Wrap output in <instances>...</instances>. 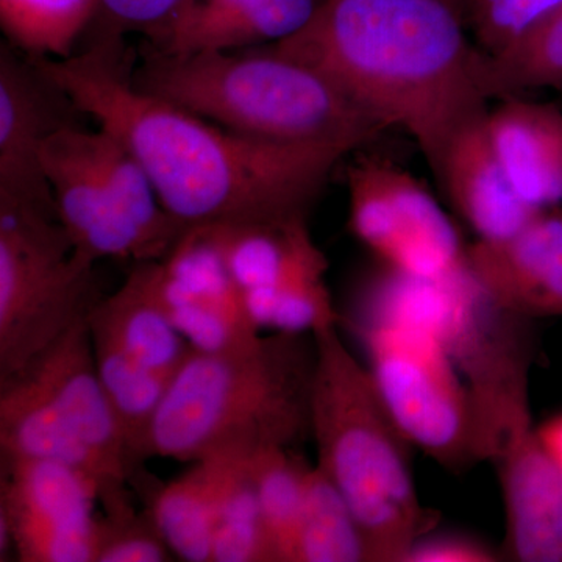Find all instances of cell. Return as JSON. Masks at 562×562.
<instances>
[{
  "mask_svg": "<svg viewBox=\"0 0 562 562\" xmlns=\"http://www.w3.org/2000/svg\"><path fill=\"white\" fill-rule=\"evenodd\" d=\"M31 60L80 114L131 150L184 231L308 217L346 157L328 147L238 135L140 91L117 33L103 31L68 58Z\"/></svg>",
  "mask_w": 562,
  "mask_h": 562,
  "instance_id": "obj_1",
  "label": "cell"
},
{
  "mask_svg": "<svg viewBox=\"0 0 562 562\" xmlns=\"http://www.w3.org/2000/svg\"><path fill=\"white\" fill-rule=\"evenodd\" d=\"M449 0H325L272 50L319 70L384 127L413 136L438 176L457 133L487 111L479 47Z\"/></svg>",
  "mask_w": 562,
  "mask_h": 562,
  "instance_id": "obj_2",
  "label": "cell"
},
{
  "mask_svg": "<svg viewBox=\"0 0 562 562\" xmlns=\"http://www.w3.org/2000/svg\"><path fill=\"white\" fill-rule=\"evenodd\" d=\"M314 371L316 342L305 333L192 350L151 422L147 458L192 464L295 449L312 438Z\"/></svg>",
  "mask_w": 562,
  "mask_h": 562,
  "instance_id": "obj_3",
  "label": "cell"
},
{
  "mask_svg": "<svg viewBox=\"0 0 562 562\" xmlns=\"http://www.w3.org/2000/svg\"><path fill=\"white\" fill-rule=\"evenodd\" d=\"M135 87L238 135L360 149L386 131L312 66L271 47L165 54L144 46Z\"/></svg>",
  "mask_w": 562,
  "mask_h": 562,
  "instance_id": "obj_4",
  "label": "cell"
},
{
  "mask_svg": "<svg viewBox=\"0 0 562 562\" xmlns=\"http://www.w3.org/2000/svg\"><path fill=\"white\" fill-rule=\"evenodd\" d=\"M313 336L312 438L317 468L350 506L371 562H406L416 542L438 522L414 486L413 443L384 405L369 368L344 344L338 324Z\"/></svg>",
  "mask_w": 562,
  "mask_h": 562,
  "instance_id": "obj_5",
  "label": "cell"
},
{
  "mask_svg": "<svg viewBox=\"0 0 562 562\" xmlns=\"http://www.w3.org/2000/svg\"><path fill=\"white\" fill-rule=\"evenodd\" d=\"M41 162L74 254L85 261H158L183 235L143 166L110 132L63 127L44 143Z\"/></svg>",
  "mask_w": 562,
  "mask_h": 562,
  "instance_id": "obj_6",
  "label": "cell"
},
{
  "mask_svg": "<svg viewBox=\"0 0 562 562\" xmlns=\"http://www.w3.org/2000/svg\"><path fill=\"white\" fill-rule=\"evenodd\" d=\"M528 347L492 355L469 372L479 458L494 462L506 513V557L562 562V475L532 425Z\"/></svg>",
  "mask_w": 562,
  "mask_h": 562,
  "instance_id": "obj_7",
  "label": "cell"
},
{
  "mask_svg": "<svg viewBox=\"0 0 562 562\" xmlns=\"http://www.w3.org/2000/svg\"><path fill=\"white\" fill-rule=\"evenodd\" d=\"M55 211L0 198V382L22 371L103 295Z\"/></svg>",
  "mask_w": 562,
  "mask_h": 562,
  "instance_id": "obj_8",
  "label": "cell"
},
{
  "mask_svg": "<svg viewBox=\"0 0 562 562\" xmlns=\"http://www.w3.org/2000/svg\"><path fill=\"white\" fill-rule=\"evenodd\" d=\"M361 331L369 371L408 441L453 471L480 461L472 392L443 344L398 322L364 321Z\"/></svg>",
  "mask_w": 562,
  "mask_h": 562,
  "instance_id": "obj_9",
  "label": "cell"
},
{
  "mask_svg": "<svg viewBox=\"0 0 562 562\" xmlns=\"http://www.w3.org/2000/svg\"><path fill=\"white\" fill-rule=\"evenodd\" d=\"M349 227L397 271L442 279L465 265V249L446 211L416 177L382 158L349 166Z\"/></svg>",
  "mask_w": 562,
  "mask_h": 562,
  "instance_id": "obj_10",
  "label": "cell"
},
{
  "mask_svg": "<svg viewBox=\"0 0 562 562\" xmlns=\"http://www.w3.org/2000/svg\"><path fill=\"white\" fill-rule=\"evenodd\" d=\"M0 561L95 562L98 490L79 472L0 458Z\"/></svg>",
  "mask_w": 562,
  "mask_h": 562,
  "instance_id": "obj_11",
  "label": "cell"
},
{
  "mask_svg": "<svg viewBox=\"0 0 562 562\" xmlns=\"http://www.w3.org/2000/svg\"><path fill=\"white\" fill-rule=\"evenodd\" d=\"M133 271L192 349L228 350L261 335L206 228H188L161 260Z\"/></svg>",
  "mask_w": 562,
  "mask_h": 562,
  "instance_id": "obj_12",
  "label": "cell"
},
{
  "mask_svg": "<svg viewBox=\"0 0 562 562\" xmlns=\"http://www.w3.org/2000/svg\"><path fill=\"white\" fill-rule=\"evenodd\" d=\"M90 316L77 322L10 379L16 376L38 392L91 449L139 491L149 482V476L99 379L92 353Z\"/></svg>",
  "mask_w": 562,
  "mask_h": 562,
  "instance_id": "obj_13",
  "label": "cell"
},
{
  "mask_svg": "<svg viewBox=\"0 0 562 562\" xmlns=\"http://www.w3.org/2000/svg\"><path fill=\"white\" fill-rule=\"evenodd\" d=\"M79 113L31 60L9 44L0 50V195L57 210L41 162L52 133L72 125ZM58 211V210H57Z\"/></svg>",
  "mask_w": 562,
  "mask_h": 562,
  "instance_id": "obj_14",
  "label": "cell"
},
{
  "mask_svg": "<svg viewBox=\"0 0 562 562\" xmlns=\"http://www.w3.org/2000/svg\"><path fill=\"white\" fill-rule=\"evenodd\" d=\"M465 268L502 312L562 317V211H541L508 238L479 239L465 249Z\"/></svg>",
  "mask_w": 562,
  "mask_h": 562,
  "instance_id": "obj_15",
  "label": "cell"
},
{
  "mask_svg": "<svg viewBox=\"0 0 562 562\" xmlns=\"http://www.w3.org/2000/svg\"><path fill=\"white\" fill-rule=\"evenodd\" d=\"M92 353L101 375L171 384L192 347L158 308L136 272L103 295L90 316Z\"/></svg>",
  "mask_w": 562,
  "mask_h": 562,
  "instance_id": "obj_16",
  "label": "cell"
},
{
  "mask_svg": "<svg viewBox=\"0 0 562 562\" xmlns=\"http://www.w3.org/2000/svg\"><path fill=\"white\" fill-rule=\"evenodd\" d=\"M0 458L66 465L94 484L105 513L132 506L128 480L16 376L0 382Z\"/></svg>",
  "mask_w": 562,
  "mask_h": 562,
  "instance_id": "obj_17",
  "label": "cell"
},
{
  "mask_svg": "<svg viewBox=\"0 0 562 562\" xmlns=\"http://www.w3.org/2000/svg\"><path fill=\"white\" fill-rule=\"evenodd\" d=\"M325 0H187L151 41L165 54L227 52L273 46L297 35Z\"/></svg>",
  "mask_w": 562,
  "mask_h": 562,
  "instance_id": "obj_18",
  "label": "cell"
},
{
  "mask_svg": "<svg viewBox=\"0 0 562 562\" xmlns=\"http://www.w3.org/2000/svg\"><path fill=\"white\" fill-rule=\"evenodd\" d=\"M436 179L454 211L483 241L508 238L543 211L514 188L492 146L487 114L457 133Z\"/></svg>",
  "mask_w": 562,
  "mask_h": 562,
  "instance_id": "obj_19",
  "label": "cell"
},
{
  "mask_svg": "<svg viewBox=\"0 0 562 562\" xmlns=\"http://www.w3.org/2000/svg\"><path fill=\"white\" fill-rule=\"evenodd\" d=\"M308 217L206 228L243 299L301 281L325 279L327 260L314 243Z\"/></svg>",
  "mask_w": 562,
  "mask_h": 562,
  "instance_id": "obj_20",
  "label": "cell"
},
{
  "mask_svg": "<svg viewBox=\"0 0 562 562\" xmlns=\"http://www.w3.org/2000/svg\"><path fill=\"white\" fill-rule=\"evenodd\" d=\"M487 132L517 192L539 210L562 202V110L552 103L503 99L487 113Z\"/></svg>",
  "mask_w": 562,
  "mask_h": 562,
  "instance_id": "obj_21",
  "label": "cell"
},
{
  "mask_svg": "<svg viewBox=\"0 0 562 562\" xmlns=\"http://www.w3.org/2000/svg\"><path fill=\"white\" fill-rule=\"evenodd\" d=\"M216 482V462H192L179 479L155 483L146 494L147 512L181 561L211 562Z\"/></svg>",
  "mask_w": 562,
  "mask_h": 562,
  "instance_id": "obj_22",
  "label": "cell"
},
{
  "mask_svg": "<svg viewBox=\"0 0 562 562\" xmlns=\"http://www.w3.org/2000/svg\"><path fill=\"white\" fill-rule=\"evenodd\" d=\"M251 460L221 458L211 562H276L262 522Z\"/></svg>",
  "mask_w": 562,
  "mask_h": 562,
  "instance_id": "obj_23",
  "label": "cell"
},
{
  "mask_svg": "<svg viewBox=\"0 0 562 562\" xmlns=\"http://www.w3.org/2000/svg\"><path fill=\"white\" fill-rule=\"evenodd\" d=\"M292 562H371L360 524L317 465L306 472Z\"/></svg>",
  "mask_w": 562,
  "mask_h": 562,
  "instance_id": "obj_24",
  "label": "cell"
},
{
  "mask_svg": "<svg viewBox=\"0 0 562 562\" xmlns=\"http://www.w3.org/2000/svg\"><path fill=\"white\" fill-rule=\"evenodd\" d=\"M479 81L487 99L562 90V7L501 54L479 50Z\"/></svg>",
  "mask_w": 562,
  "mask_h": 562,
  "instance_id": "obj_25",
  "label": "cell"
},
{
  "mask_svg": "<svg viewBox=\"0 0 562 562\" xmlns=\"http://www.w3.org/2000/svg\"><path fill=\"white\" fill-rule=\"evenodd\" d=\"M101 0H0L7 44L31 58H68L99 16Z\"/></svg>",
  "mask_w": 562,
  "mask_h": 562,
  "instance_id": "obj_26",
  "label": "cell"
},
{
  "mask_svg": "<svg viewBox=\"0 0 562 562\" xmlns=\"http://www.w3.org/2000/svg\"><path fill=\"white\" fill-rule=\"evenodd\" d=\"M251 468L276 562H292L310 464L294 449H271L255 457Z\"/></svg>",
  "mask_w": 562,
  "mask_h": 562,
  "instance_id": "obj_27",
  "label": "cell"
},
{
  "mask_svg": "<svg viewBox=\"0 0 562 562\" xmlns=\"http://www.w3.org/2000/svg\"><path fill=\"white\" fill-rule=\"evenodd\" d=\"M562 7V0H465L464 20L475 46L501 54Z\"/></svg>",
  "mask_w": 562,
  "mask_h": 562,
  "instance_id": "obj_28",
  "label": "cell"
},
{
  "mask_svg": "<svg viewBox=\"0 0 562 562\" xmlns=\"http://www.w3.org/2000/svg\"><path fill=\"white\" fill-rule=\"evenodd\" d=\"M173 560L171 547L149 512L135 506L105 513L98 520L95 562H168Z\"/></svg>",
  "mask_w": 562,
  "mask_h": 562,
  "instance_id": "obj_29",
  "label": "cell"
},
{
  "mask_svg": "<svg viewBox=\"0 0 562 562\" xmlns=\"http://www.w3.org/2000/svg\"><path fill=\"white\" fill-rule=\"evenodd\" d=\"M187 0H101L103 31L124 35L138 32L146 41L157 38Z\"/></svg>",
  "mask_w": 562,
  "mask_h": 562,
  "instance_id": "obj_30",
  "label": "cell"
},
{
  "mask_svg": "<svg viewBox=\"0 0 562 562\" xmlns=\"http://www.w3.org/2000/svg\"><path fill=\"white\" fill-rule=\"evenodd\" d=\"M497 557L482 543L458 536L424 538L416 542L406 562H494Z\"/></svg>",
  "mask_w": 562,
  "mask_h": 562,
  "instance_id": "obj_31",
  "label": "cell"
},
{
  "mask_svg": "<svg viewBox=\"0 0 562 562\" xmlns=\"http://www.w3.org/2000/svg\"><path fill=\"white\" fill-rule=\"evenodd\" d=\"M539 438L562 475V414L538 427Z\"/></svg>",
  "mask_w": 562,
  "mask_h": 562,
  "instance_id": "obj_32",
  "label": "cell"
},
{
  "mask_svg": "<svg viewBox=\"0 0 562 562\" xmlns=\"http://www.w3.org/2000/svg\"><path fill=\"white\" fill-rule=\"evenodd\" d=\"M449 2L454 3V5L458 7L462 11V14H464V2L465 0H449Z\"/></svg>",
  "mask_w": 562,
  "mask_h": 562,
  "instance_id": "obj_33",
  "label": "cell"
}]
</instances>
